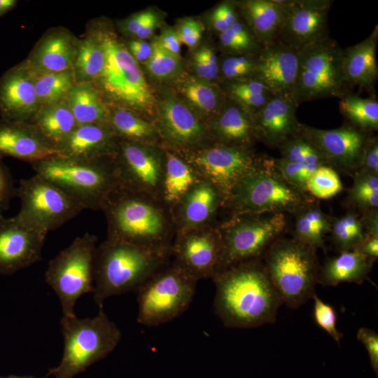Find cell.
<instances>
[{"instance_id": "1", "label": "cell", "mask_w": 378, "mask_h": 378, "mask_svg": "<svg viewBox=\"0 0 378 378\" xmlns=\"http://www.w3.org/2000/svg\"><path fill=\"white\" fill-rule=\"evenodd\" d=\"M211 279L214 312L225 326L251 328L275 322L283 300L262 259L227 267Z\"/></svg>"}, {"instance_id": "2", "label": "cell", "mask_w": 378, "mask_h": 378, "mask_svg": "<svg viewBox=\"0 0 378 378\" xmlns=\"http://www.w3.org/2000/svg\"><path fill=\"white\" fill-rule=\"evenodd\" d=\"M107 223V239L171 254L176 227L170 209L149 195L118 183L101 209Z\"/></svg>"}, {"instance_id": "3", "label": "cell", "mask_w": 378, "mask_h": 378, "mask_svg": "<svg viewBox=\"0 0 378 378\" xmlns=\"http://www.w3.org/2000/svg\"><path fill=\"white\" fill-rule=\"evenodd\" d=\"M171 254L107 239L96 247L93 261V300L99 306L111 296L137 291L169 263Z\"/></svg>"}, {"instance_id": "4", "label": "cell", "mask_w": 378, "mask_h": 378, "mask_svg": "<svg viewBox=\"0 0 378 378\" xmlns=\"http://www.w3.org/2000/svg\"><path fill=\"white\" fill-rule=\"evenodd\" d=\"M105 54L104 66L92 82L108 104L153 115L155 98L137 62L112 31L92 29Z\"/></svg>"}, {"instance_id": "5", "label": "cell", "mask_w": 378, "mask_h": 378, "mask_svg": "<svg viewBox=\"0 0 378 378\" xmlns=\"http://www.w3.org/2000/svg\"><path fill=\"white\" fill-rule=\"evenodd\" d=\"M314 200L290 184L275 168L272 158H260L232 188L224 207L230 217L265 214H295L302 206Z\"/></svg>"}, {"instance_id": "6", "label": "cell", "mask_w": 378, "mask_h": 378, "mask_svg": "<svg viewBox=\"0 0 378 378\" xmlns=\"http://www.w3.org/2000/svg\"><path fill=\"white\" fill-rule=\"evenodd\" d=\"M48 180L83 209L101 210L118 181L113 158L80 160L54 155L31 163Z\"/></svg>"}, {"instance_id": "7", "label": "cell", "mask_w": 378, "mask_h": 378, "mask_svg": "<svg viewBox=\"0 0 378 378\" xmlns=\"http://www.w3.org/2000/svg\"><path fill=\"white\" fill-rule=\"evenodd\" d=\"M99 307L97 315L93 318L62 316L60 324L64 338L63 355L59 364L50 369L47 377L72 378L104 358L118 344L120 330L108 318L103 306Z\"/></svg>"}, {"instance_id": "8", "label": "cell", "mask_w": 378, "mask_h": 378, "mask_svg": "<svg viewBox=\"0 0 378 378\" xmlns=\"http://www.w3.org/2000/svg\"><path fill=\"white\" fill-rule=\"evenodd\" d=\"M283 303L297 309L316 294L320 270L316 250L292 238L277 239L262 258Z\"/></svg>"}, {"instance_id": "9", "label": "cell", "mask_w": 378, "mask_h": 378, "mask_svg": "<svg viewBox=\"0 0 378 378\" xmlns=\"http://www.w3.org/2000/svg\"><path fill=\"white\" fill-rule=\"evenodd\" d=\"M286 225L285 214L280 213L230 217L217 226L222 242L217 273L241 262L262 259Z\"/></svg>"}, {"instance_id": "10", "label": "cell", "mask_w": 378, "mask_h": 378, "mask_svg": "<svg viewBox=\"0 0 378 378\" xmlns=\"http://www.w3.org/2000/svg\"><path fill=\"white\" fill-rule=\"evenodd\" d=\"M298 69L293 96L299 106L321 98L341 97L347 85L343 70V48L328 37L298 52Z\"/></svg>"}, {"instance_id": "11", "label": "cell", "mask_w": 378, "mask_h": 378, "mask_svg": "<svg viewBox=\"0 0 378 378\" xmlns=\"http://www.w3.org/2000/svg\"><path fill=\"white\" fill-rule=\"evenodd\" d=\"M197 282L172 263L165 265L137 290V322L155 327L180 316L189 307Z\"/></svg>"}, {"instance_id": "12", "label": "cell", "mask_w": 378, "mask_h": 378, "mask_svg": "<svg viewBox=\"0 0 378 378\" xmlns=\"http://www.w3.org/2000/svg\"><path fill=\"white\" fill-rule=\"evenodd\" d=\"M97 238L86 232L52 259L45 273L46 283L57 294L64 316H75L83 295L93 292V261Z\"/></svg>"}, {"instance_id": "13", "label": "cell", "mask_w": 378, "mask_h": 378, "mask_svg": "<svg viewBox=\"0 0 378 378\" xmlns=\"http://www.w3.org/2000/svg\"><path fill=\"white\" fill-rule=\"evenodd\" d=\"M15 196L21 208L20 221L48 234L75 218L83 208L56 186L38 174L20 180Z\"/></svg>"}, {"instance_id": "14", "label": "cell", "mask_w": 378, "mask_h": 378, "mask_svg": "<svg viewBox=\"0 0 378 378\" xmlns=\"http://www.w3.org/2000/svg\"><path fill=\"white\" fill-rule=\"evenodd\" d=\"M178 154L194 167L201 178L216 188L222 198V206L236 183L256 166L261 158L252 149L214 143Z\"/></svg>"}, {"instance_id": "15", "label": "cell", "mask_w": 378, "mask_h": 378, "mask_svg": "<svg viewBox=\"0 0 378 378\" xmlns=\"http://www.w3.org/2000/svg\"><path fill=\"white\" fill-rule=\"evenodd\" d=\"M113 162L120 186L161 200L164 147L118 139Z\"/></svg>"}, {"instance_id": "16", "label": "cell", "mask_w": 378, "mask_h": 378, "mask_svg": "<svg viewBox=\"0 0 378 378\" xmlns=\"http://www.w3.org/2000/svg\"><path fill=\"white\" fill-rule=\"evenodd\" d=\"M221 251L220 235L213 224L176 232L171 263L196 281L212 279L218 272Z\"/></svg>"}, {"instance_id": "17", "label": "cell", "mask_w": 378, "mask_h": 378, "mask_svg": "<svg viewBox=\"0 0 378 378\" xmlns=\"http://www.w3.org/2000/svg\"><path fill=\"white\" fill-rule=\"evenodd\" d=\"M158 109L155 125L164 148L183 153L206 145L209 140L206 127L181 100L167 96Z\"/></svg>"}, {"instance_id": "18", "label": "cell", "mask_w": 378, "mask_h": 378, "mask_svg": "<svg viewBox=\"0 0 378 378\" xmlns=\"http://www.w3.org/2000/svg\"><path fill=\"white\" fill-rule=\"evenodd\" d=\"M333 1L286 0L284 21L276 41L298 52L328 38V15Z\"/></svg>"}, {"instance_id": "19", "label": "cell", "mask_w": 378, "mask_h": 378, "mask_svg": "<svg viewBox=\"0 0 378 378\" xmlns=\"http://www.w3.org/2000/svg\"><path fill=\"white\" fill-rule=\"evenodd\" d=\"M300 133L321 152L328 166L347 173L359 169L370 135L351 125L322 130L301 123Z\"/></svg>"}, {"instance_id": "20", "label": "cell", "mask_w": 378, "mask_h": 378, "mask_svg": "<svg viewBox=\"0 0 378 378\" xmlns=\"http://www.w3.org/2000/svg\"><path fill=\"white\" fill-rule=\"evenodd\" d=\"M46 234L16 216H0V274H12L40 260Z\"/></svg>"}, {"instance_id": "21", "label": "cell", "mask_w": 378, "mask_h": 378, "mask_svg": "<svg viewBox=\"0 0 378 378\" xmlns=\"http://www.w3.org/2000/svg\"><path fill=\"white\" fill-rule=\"evenodd\" d=\"M40 108L34 75L24 61L0 78V115L2 120L30 123Z\"/></svg>"}, {"instance_id": "22", "label": "cell", "mask_w": 378, "mask_h": 378, "mask_svg": "<svg viewBox=\"0 0 378 378\" xmlns=\"http://www.w3.org/2000/svg\"><path fill=\"white\" fill-rule=\"evenodd\" d=\"M298 105L293 94H275L253 117L256 140L278 148L300 131L295 112Z\"/></svg>"}, {"instance_id": "23", "label": "cell", "mask_w": 378, "mask_h": 378, "mask_svg": "<svg viewBox=\"0 0 378 378\" xmlns=\"http://www.w3.org/2000/svg\"><path fill=\"white\" fill-rule=\"evenodd\" d=\"M298 69V52L275 41L257 55L254 78L274 94H293Z\"/></svg>"}, {"instance_id": "24", "label": "cell", "mask_w": 378, "mask_h": 378, "mask_svg": "<svg viewBox=\"0 0 378 378\" xmlns=\"http://www.w3.org/2000/svg\"><path fill=\"white\" fill-rule=\"evenodd\" d=\"M222 206V198L216 188L201 178L171 209L176 232L212 225Z\"/></svg>"}, {"instance_id": "25", "label": "cell", "mask_w": 378, "mask_h": 378, "mask_svg": "<svg viewBox=\"0 0 378 378\" xmlns=\"http://www.w3.org/2000/svg\"><path fill=\"white\" fill-rule=\"evenodd\" d=\"M78 41L69 30H48L38 41L24 61L34 75L72 69Z\"/></svg>"}, {"instance_id": "26", "label": "cell", "mask_w": 378, "mask_h": 378, "mask_svg": "<svg viewBox=\"0 0 378 378\" xmlns=\"http://www.w3.org/2000/svg\"><path fill=\"white\" fill-rule=\"evenodd\" d=\"M57 155V149L31 124L0 120V159L32 163Z\"/></svg>"}, {"instance_id": "27", "label": "cell", "mask_w": 378, "mask_h": 378, "mask_svg": "<svg viewBox=\"0 0 378 378\" xmlns=\"http://www.w3.org/2000/svg\"><path fill=\"white\" fill-rule=\"evenodd\" d=\"M118 139L107 125H77L57 147L59 155L80 160L113 158Z\"/></svg>"}, {"instance_id": "28", "label": "cell", "mask_w": 378, "mask_h": 378, "mask_svg": "<svg viewBox=\"0 0 378 378\" xmlns=\"http://www.w3.org/2000/svg\"><path fill=\"white\" fill-rule=\"evenodd\" d=\"M206 128L214 144L252 149L256 140L252 115L232 99L225 102Z\"/></svg>"}, {"instance_id": "29", "label": "cell", "mask_w": 378, "mask_h": 378, "mask_svg": "<svg viewBox=\"0 0 378 378\" xmlns=\"http://www.w3.org/2000/svg\"><path fill=\"white\" fill-rule=\"evenodd\" d=\"M234 3L262 48L276 41L286 13V0H246Z\"/></svg>"}, {"instance_id": "30", "label": "cell", "mask_w": 378, "mask_h": 378, "mask_svg": "<svg viewBox=\"0 0 378 378\" xmlns=\"http://www.w3.org/2000/svg\"><path fill=\"white\" fill-rule=\"evenodd\" d=\"M377 26L361 42L343 49V70L346 84L358 85L370 90L378 76L376 46Z\"/></svg>"}, {"instance_id": "31", "label": "cell", "mask_w": 378, "mask_h": 378, "mask_svg": "<svg viewBox=\"0 0 378 378\" xmlns=\"http://www.w3.org/2000/svg\"><path fill=\"white\" fill-rule=\"evenodd\" d=\"M375 261L356 250L340 252L326 260L320 267L318 284L335 286L340 283L361 284L368 279Z\"/></svg>"}, {"instance_id": "32", "label": "cell", "mask_w": 378, "mask_h": 378, "mask_svg": "<svg viewBox=\"0 0 378 378\" xmlns=\"http://www.w3.org/2000/svg\"><path fill=\"white\" fill-rule=\"evenodd\" d=\"M164 153L161 200L171 210L201 177L181 155L167 148Z\"/></svg>"}, {"instance_id": "33", "label": "cell", "mask_w": 378, "mask_h": 378, "mask_svg": "<svg viewBox=\"0 0 378 378\" xmlns=\"http://www.w3.org/2000/svg\"><path fill=\"white\" fill-rule=\"evenodd\" d=\"M107 126L119 140L158 146L160 138L155 125L136 112L107 104Z\"/></svg>"}, {"instance_id": "34", "label": "cell", "mask_w": 378, "mask_h": 378, "mask_svg": "<svg viewBox=\"0 0 378 378\" xmlns=\"http://www.w3.org/2000/svg\"><path fill=\"white\" fill-rule=\"evenodd\" d=\"M30 124L55 148L78 125L66 99L41 106Z\"/></svg>"}, {"instance_id": "35", "label": "cell", "mask_w": 378, "mask_h": 378, "mask_svg": "<svg viewBox=\"0 0 378 378\" xmlns=\"http://www.w3.org/2000/svg\"><path fill=\"white\" fill-rule=\"evenodd\" d=\"M65 99L78 125H107V103L92 83H76Z\"/></svg>"}, {"instance_id": "36", "label": "cell", "mask_w": 378, "mask_h": 378, "mask_svg": "<svg viewBox=\"0 0 378 378\" xmlns=\"http://www.w3.org/2000/svg\"><path fill=\"white\" fill-rule=\"evenodd\" d=\"M294 216L293 237L315 250L324 249V237L330 232L332 218L325 214L314 200L302 206Z\"/></svg>"}, {"instance_id": "37", "label": "cell", "mask_w": 378, "mask_h": 378, "mask_svg": "<svg viewBox=\"0 0 378 378\" xmlns=\"http://www.w3.org/2000/svg\"><path fill=\"white\" fill-rule=\"evenodd\" d=\"M105 64L102 43L92 29L78 39L72 65L76 83H92L101 74Z\"/></svg>"}, {"instance_id": "38", "label": "cell", "mask_w": 378, "mask_h": 378, "mask_svg": "<svg viewBox=\"0 0 378 378\" xmlns=\"http://www.w3.org/2000/svg\"><path fill=\"white\" fill-rule=\"evenodd\" d=\"M181 92L197 111L207 115L215 116L225 102V95L219 88L200 78L184 80Z\"/></svg>"}, {"instance_id": "39", "label": "cell", "mask_w": 378, "mask_h": 378, "mask_svg": "<svg viewBox=\"0 0 378 378\" xmlns=\"http://www.w3.org/2000/svg\"><path fill=\"white\" fill-rule=\"evenodd\" d=\"M225 90L230 99L252 115L275 95L263 83L254 78L227 81Z\"/></svg>"}, {"instance_id": "40", "label": "cell", "mask_w": 378, "mask_h": 378, "mask_svg": "<svg viewBox=\"0 0 378 378\" xmlns=\"http://www.w3.org/2000/svg\"><path fill=\"white\" fill-rule=\"evenodd\" d=\"M340 109L351 125L370 133L378 128V102L346 93L340 97Z\"/></svg>"}, {"instance_id": "41", "label": "cell", "mask_w": 378, "mask_h": 378, "mask_svg": "<svg viewBox=\"0 0 378 378\" xmlns=\"http://www.w3.org/2000/svg\"><path fill=\"white\" fill-rule=\"evenodd\" d=\"M33 75L34 88L40 106L65 99L76 84L72 69Z\"/></svg>"}, {"instance_id": "42", "label": "cell", "mask_w": 378, "mask_h": 378, "mask_svg": "<svg viewBox=\"0 0 378 378\" xmlns=\"http://www.w3.org/2000/svg\"><path fill=\"white\" fill-rule=\"evenodd\" d=\"M219 41L222 48L230 55L257 56L262 49L252 30L240 19L219 34Z\"/></svg>"}, {"instance_id": "43", "label": "cell", "mask_w": 378, "mask_h": 378, "mask_svg": "<svg viewBox=\"0 0 378 378\" xmlns=\"http://www.w3.org/2000/svg\"><path fill=\"white\" fill-rule=\"evenodd\" d=\"M330 232L340 253L354 249L368 237L360 217L354 211L339 218H332Z\"/></svg>"}, {"instance_id": "44", "label": "cell", "mask_w": 378, "mask_h": 378, "mask_svg": "<svg viewBox=\"0 0 378 378\" xmlns=\"http://www.w3.org/2000/svg\"><path fill=\"white\" fill-rule=\"evenodd\" d=\"M348 200L354 206L364 211L378 207V176L362 171L353 175V185Z\"/></svg>"}, {"instance_id": "45", "label": "cell", "mask_w": 378, "mask_h": 378, "mask_svg": "<svg viewBox=\"0 0 378 378\" xmlns=\"http://www.w3.org/2000/svg\"><path fill=\"white\" fill-rule=\"evenodd\" d=\"M281 158L302 163L328 165L321 152L302 134H295L279 147Z\"/></svg>"}, {"instance_id": "46", "label": "cell", "mask_w": 378, "mask_h": 378, "mask_svg": "<svg viewBox=\"0 0 378 378\" xmlns=\"http://www.w3.org/2000/svg\"><path fill=\"white\" fill-rule=\"evenodd\" d=\"M152 54L146 62L149 74L158 79H168L178 74L180 69V57L170 53L160 44L158 38L150 43Z\"/></svg>"}, {"instance_id": "47", "label": "cell", "mask_w": 378, "mask_h": 378, "mask_svg": "<svg viewBox=\"0 0 378 378\" xmlns=\"http://www.w3.org/2000/svg\"><path fill=\"white\" fill-rule=\"evenodd\" d=\"M306 189L312 196L326 200L339 193L343 186L336 170L330 166L322 165L309 178Z\"/></svg>"}, {"instance_id": "48", "label": "cell", "mask_w": 378, "mask_h": 378, "mask_svg": "<svg viewBox=\"0 0 378 378\" xmlns=\"http://www.w3.org/2000/svg\"><path fill=\"white\" fill-rule=\"evenodd\" d=\"M257 56L228 55L219 66L223 78L227 81L254 78Z\"/></svg>"}, {"instance_id": "49", "label": "cell", "mask_w": 378, "mask_h": 378, "mask_svg": "<svg viewBox=\"0 0 378 378\" xmlns=\"http://www.w3.org/2000/svg\"><path fill=\"white\" fill-rule=\"evenodd\" d=\"M312 299L314 302V317L316 323L340 345L343 335L337 328V314L334 308L323 302L316 294Z\"/></svg>"}, {"instance_id": "50", "label": "cell", "mask_w": 378, "mask_h": 378, "mask_svg": "<svg viewBox=\"0 0 378 378\" xmlns=\"http://www.w3.org/2000/svg\"><path fill=\"white\" fill-rule=\"evenodd\" d=\"M234 2L224 1L214 8L211 15V25L219 34L229 29L239 19Z\"/></svg>"}, {"instance_id": "51", "label": "cell", "mask_w": 378, "mask_h": 378, "mask_svg": "<svg viewBox=\"0 0 378 378\" xmlns=\"http://www.w3.org/2000/svg\"><path fill=\"white\" fill-rule=\"evenodd\" d=\"M273 164L282 176L292 186L306 192L300 179L303 164L291 161L284 158H272Z\"/></svg>"}, {"instance_id": "52", "label": "cell", "mask_w": 378, "mask_h": 378, "mask_svg": "<svg viewBox=\"0 0 378 378\" xmlns=\"http://www.w3.org/2000/svg\"><path fill=\"white\" fill-rule=\"evenodd\" d=\"M181 43L190 48L197 45L202 37V24L193 19H185L178 24L176 29Z\"/></svg>"}, {"instance_id": "53", "label": "cell", "mask_w": 378, "mask_h": 378, "mask_svg": "<svg viewBox=\"0 0 378 378\" xmlns=\"http://www.w3.org/2000/svg\"><path fill=\"white\" fill-rule=\"evenodd\" d=\"M358 171L378 176V139L377 136L370 135L368 137Z\"/></svg>"}, {"instance_id": "54", "label": "cell", "mask_w": 378, "mask_h": 378, "mask_svg": "<svg viewBox=\"0 0 378 378\" xmlns=\"http://www.w3.org/2000/svg\"><path fill=\"white\" fill-rule=\"evenodd\" d=\"M356 337L365 347L368 354L371 366L377 375L378 374V335L372 329L365 327L360 328L356 333Z\"/></svg>"}, {"instance_id": "55", "label": "cell", "mask_w": 378, "mask_h": 378, "mask_svg": "<svg viewBox=\"0 0 378 378\" xmlns=\"http://www.w3.org/2000/svg\"><path fill=\"white\" fill-rule=\"evenodd\" d=\"M14 196L15 188L13 177L7 167L0 162V216L8 209Z\"/></svg>"}, {"instance_id": "56", "label": "cell", "mask_w": 378, "mask_h": 378, "mask_svg": "<svg viewBox=\"0 0 378 378\" xmlns=\"http://www.w3.org/2000/svg\"><path fill=\"white\" fill-rule=\"evenodd\" d=\"M162 46L170 53L180 57L181 42L176 29H164L158 37Z\"/></svg>"}, {"instance_id": "57", "label": "cell", "mask_w": 378, "mask_h": 378, "mask_svg": "<svg viewBox=\"0 0 378 378\" xmlns=\"http://www.w3.org/2000/svg\"><path fill=\"white\" fill-rule=\"evenodd\" d=\"M127 49L136 62H146L152 54L151 44L144 40L130 41Z\"/></svg>"}, {"instance_id": "58", "label": "cell", "mask_w": 378, "mask_h": 378, "mask_svg": "<svg viewBox=\"0 0 378 378\" xmlns=\"http://www.w3.org/2000/svg\"><path fill=\"white\" fill-rule=\"evenodd\" d=\"M152 13L153 11L147 10L132 15L122 23V30L126 34L135 36Z\"/></svg>"}, {"instance_id": "59", "label": "cell", "mask_w": 378, "mask_h": 378, "mask_svg": "<svg viewBox=\"0 0 378 378\" xmlns=\"http://www.w3.org/2000/svg\"><path fill=\"white\" fill-rule=\"evenodd\" d=\"M360 217L364 230L368 236L378 237V209H370L362 212Z\"/></svg>"}, {"instance_id": "60", "label": "cell", "mask_w": 378, "mask_h": 378, "mask_svg": "<svg viewBox=\"0 0 378 378\" xmlns=\"http://www.w3.org/2000/svg\"><path fill=\"white\" fill-rule=\"evenodd\" d=\"M195 55L200 58L207 66L211 74L216 78L219 72V64L214 50L209 47H204L197 50Z\"/></svg>"}, {"instance_id": "61", "label": "cell", "mask_w": 378, "mask_h": 378, "mask_svg": "<svg viewBox=\"0 0 378 378\" xmlns=\"http://www.w3.org/2000/svg\"><path fill=\"white\" fill-rule=\"evenodd\" d=\"M356 250L372 259L377 260L378 258V237L368 236V237L356 248Z\"/></svg>"}, {"instance_id": "62", "label": "cell", "mask_w": 378, "mask_h": 378, "mask_svg": "<svg viewBox=\"0 0 378 378\" xmlns=\"http://www.w3.org/2000/svg\"><path fill=\"white\" fill-rule=\"evenodd\" d=\"M160 18L155 13L153 12L150 18L144 24L135 36L139 40H144L152 35L159 24Z\"/></svg>"}, {"instance_id": "63", "label": "cell", "mask_w": 378, "mask_h": 378, "mask_svg": "<svg viewBox=\"0 0 378 378\" xmlns=\"http://www.w3.org/2000/svg\"><path fill=\"white\" fill-rule=\"evenodd\" d=\"M17 3L15 0H0V16L13 9Z\"/></svg>"}, {"instance_id": "64", "label": "cell", "mask_w": 378, "mask_h": 378, "mask_svg": "<svg viewBox=\"0 0 378 378\" xmlns=\"http://www.w3.org/2000/svg\"><path fill=\"white\" fill-rule=\"evenodd\" d=\"M47 376H46L43 378H46ZM0 378H38L33 376H29V375H24V376H17V375H8L6 377H1Z\"/></svg>"}]
</instances>
